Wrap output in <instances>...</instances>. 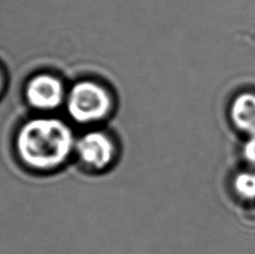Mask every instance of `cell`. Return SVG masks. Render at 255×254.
Masks as SVG:
<instances>
[{
  "instance_id": "obj_8",
  "label": "cell",
  "mask_w": 255,
  "mask_h": 254,
  "mask_svg": "<svg viewBox=\"0 0 255 254\" xmlns=\"http://www.w3.org/2000/svg\"><path fill=\"white\" fill-rule=\"evenodd\" d=\"M2 88H3V78H2L1 71H0V93H1Z\"/></svg>"
},
{
  "instance_id": "obj_6",
  "label": "cell",
  "mask_w": 255,
  "mask_h": 254,
  "mask_svg": "<svg viewBox=\"0 0 255 254\" xmlns=\"http://www.w3.org/2000/svg\"><path fill=\"white\" fill-rule=\"evenodd\" d=\"M235 193L245 199H255V174L242 172L233 181Z\"/></svg>"
},
{
  "instance_id": "obj_4",
  "label": "cell",
  "mask_w": 255,
  "mask_h": 254,
  "mask_svg": "<svg viewBox=\"0 0 255 254\" xmlns=\"http://www.w3.org/2000/svg\"><path fill=\"white\" fill-rule=\"evenodd\" d=\"M66 90L55 75L40 73L30 78L25 88V98L31 108L39 111H53L65 102Z\"/></svg>"
},
{
  "instance_id": "obj_2",
  "label": "cell",
  "mask_w": 255,
  "mask_h": 254,
  "mask_svg": "<svg viewBox=\"0 0 255 254\" xmlns=\"http://www.w3.org/2000/svg\"><path fill=\"white\" fill-rule=\"evenodd\" d=\"M65 106L68 115L77 124L99 122L110 115L113 99L109 90L95 81L76 82L66 94Z\"/></svg>"
},
{
  "instance_id": "obj_5",
  "label": "cell",
  "mask_w": 255,
  "mask_h": 254,
  "mask_svg": "<svg viewBox=\"0 0 255 254\" xmlns=\"http://www.w3.org/2000/svg\"><path fill=\"white\" fill-rule=\"evenodd\" d=\"M231 115L239 129L255 133V95L250 93L240 95L232 106Z\"/></svg>"
},
{
  "instance_id": "obj_3",
  "label": "cell",
  "mask_w": 255,
  "mask_h": 254,
  "mask_svg": "<svg viewBox=\"0 0 255 254\" xmlns=\"http://www.w3.org/2000/svg\"><path fill=\"white\" fill-rule=\"evenodd\" d=\"M76 166L86 174L107 175L117 164L118 149L113 139L101 130H91L76 139Z\"/></svg>"
},
{
  "instance_id": "obj_7",
  "label": "cell",
  "mask_w": 255,
  "mask_h": 254,
  "mask_svg": "<svg viewBox=\"0 0 255 254\" xmlns=\"http://www.w3.org/2000/svg\"><path fill=\"white\" fill-rule=\"evenodd\" d=\"M244 157L249 162L255 165V138L251 139L244 147Z\"/></svg>"
},
{
  "instance_id": "obj_1",
  "label": "cell",
  "mask_w": 255,
  "mask_h": 254,
  "mask_svg": "<svg viewBox=\"0 0 255 254\" xmlns=\"http://www.w3.org/2000/svg\"><path fill=\"white\" fill-rule=\"evenodd\" d=\"M76 138L71 127L53 117L26 121L16 133L13 150L19 166L35 175H53L65 169L74 156Z\"/></svg>"
}]
</instances>
